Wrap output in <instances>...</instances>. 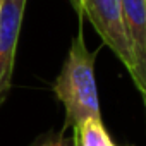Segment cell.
Returning <instances> with one entry per match:
<instances>
[{"label":"cell","instance_id":"cell-9","mask_svg":"<svg viewBox=\"0 0 146 146\" xmlns=\"http://www.w3.org/2000/svg\"><path fill=\"white\" fill-rule=\"evenodd\" d=\"M72 4H74V0H72Z\"/></svg>","mask_w":146,"mask_h":146},{"label":"cell","instance_id":"cell-1","mask_svg":"<svg viewBox=\"0 0 146 146\" xmlns=\"http://www.w3.org/2000/svg\"><path fill=\"white\" fill-rule=\"evenodd\" d=\"M98 52H90L83 28L74 36L62 65L60 74L53 84V93L65 108V127H78L86 119H102L98 88L95 79V58Z\"/></svg>","mask_w":146,"mask_h":146},{"label":"cell","instance_id":"cell-5","mask_svg":"<svg viewBox=\"0 0 146 146\" xmlns=\"http://www.w3.org/2000/svg\"><path fill=\"white\" fill-rule=\"evenodd\" d=\"M72 137L79 146H115L103 127L102 119H86L78 127H74Z\"/></svg>","mask_w":146,"mask_h":146},{"label":"cell","instance_id":"cell-7","mask_svg":"<svg viewBox=\"0 0 146 146\" xmlns=\"http://www.w3.org/2000/svg\"><path fill=\"white\" fill-rule=\"evenodd\" d=\"M72 146H79V144L76 143V139H74V137H72Z\"/></svg>","mask_w":146,"mask_h":146},{"label":"cell","instance_id":"cell-8","mask_svg":"<svg viewBox=\"0 0 146 146\" xmlns=\"http://www.w3.org/2000/svg\"><path fill=\"white\" fill-rule=\"evenodd\" d=\"M0 9H2V0H0Z\"/></svg>","mask_w":146,"mask_h":146},{"label":"cell","instance_id":"cell-2","mask_svg":"<svg viewBox=\"0 0 146 146\" xmlns=\"http://www.w3.org/2000/svg\"><path fill=\"white\" fill-rule=\"evenodd\" d=\"M74 7L81 17L90 19L102 41L117 55L132 78L136 60L125 33L120 0H74Z\"/></svg>","mask_w":146,"mask_h":146},{"label":"cell","instance_id":"cell-3","mask_svg":"<svg viewBox=\"0 0 146 146\" xmlns=\"http://www.w3.org/2000/svg\"><path fill=\"white\" fill-rule=\"evenodd\" d=\"M28 0H2L0 9V105L9 95L16 48Z\"/></svg>","mask_w":146,"mask_h":146},{"label":"cell","instance_id":"cell-6","mask_svg":"<svg viewBox=\"0 0 146 146\" xmlns=\"http://www.w3.org/2000/svg\"><path fill=\"white\" fill-rule=\"evenodd\" d=\"M38 146H72V137L69 139V137H64L60 134V136H57L53 139H48V141H45V143H41Z\"/></svg>","mask_w":146,"mask_h":146},{"label":"cell","instance_id":"cell-4","mask_svg":"<svg viewBox=\"0 0 146 146\" xmlns=\"http://www.w3.org/2000/svg\"><path fill=\"white\" fill-rule=\"evenodd\" d=\"M125 33L134 53L132 81L146 105V0H120Z\"/></svg>","mask_w":146,"mask_h":146}]
</instances>
